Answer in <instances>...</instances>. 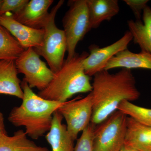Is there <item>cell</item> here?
Instances as JSON below:
<instances>
[{
	"label": "cell",
	"mask_w": 151,
	"mask_h": 151,
	"mask_svg": "<svg viewBox=\"0 0 151 151\" xmlns=\"http://www.w3.org/2000/svg\"><path fill=\"white\" fill-rule=\"evenodd\" d=\"M62 21L67 43V59L75 55L78 42L92 29L86 0L70 1Z\"/></svg>",
	"instance_id": "obj_5"
},
{
	"label": "cell",
	"mask_w": 151,
	"mask_h": 151,
	"mask_svg": "<svg viewBox=\"0 0 151 151\" xmlns=\"http://www.w3.org/2000/svg\"><path fill=\"white\" fill-rule=\"evenodd\" d=\"M121 68L131 70L133 68H142L151 70V54L141 51L134 53L127 49L119 52L108 62L105 70Z\"/></svg>",
	"instance_id": "obj_15"
},
{
	"label": "cell",
	"mask_w": 151,
	"mask_h": 151,
	"mask_svg": "<svg viewBox=\"0 0 151 151\" xmlns=\"http://www.w3.org/2000/svg\"><path fill=\"white\" fill-rule=\"evenodd\" d=\"M2 0H0V6H1V4L2 2Z\"/></svg>",
	"instance_id": "obj_26"
},
{
	"label": "cell",
	"mask_w": 151,
	"mask_h": 151,
	"mask_svg": "<svg viewBox=\"0 0 151 151\" xmlns=\"http://www.w3.org/2000/svg\"><path fill=\"white\" fill-rule=\"evenodd\" d=\"M118 110L141 124L151 127V108L139 106L129 101H124L119 105Z\"/></svg>",
	"instance_id": "obj_20"
},
{
	"label": "cell",
	"mask_w": 151,
	"mask_h": 151,
	"mask_svg": "<svg viewBox=\"0 0 151 151\" xmlns=\"http://www.w3.org/2000/svg\"><path fill=\"white\" fill-rule=\"evenodd\" d=\"M120 151H140L132 147L124 145Z\"/></svg>",
	"instance_id": "obj_25"
},
{
	"label": "cell",
	"mask_w": 151,
	"mask_h": 151,
	"mask_svg": "<svg viewBox=\"0 0 151 151\" xmlns=\"http://www.w3.org/2000/svg\"><path fill=\"white\" fill-rule=\"evenodd\" d=\"M6 135L8 134L5 126L4 116L0 111V139Z\"/></svg>",
	"instance_id": "obj_24"
},
{
	"label": "cell",
	"mask_w": 151,
	"mask_h": 151,
	"mask_svg": "<svg viewBox=\"0 0 151 151\" xmlns=\"http://www.w3.org/2000/svg\"><path fill=\"white\" fill-rule=\"evenodd\" d=\"M124 145L140 151H151V127L128 116Z\"/></svg>",
	"instance_id": "obj_14"
},
{
	"label": "cell",
	"mask_w": 151,
	"mask_h": 151,
	"mask_svg": "<svg viewBox=\"0 0 151 151\" xmlns=\"http://www.w3.org/2000/svg\"><path fill=\"white\" fill-rule=\"evenodd\" d=\"M124 2L129 7L134 15L137 21H141L142 14L145 8L147 0H124Z\"/></svg>",
	"instance_id": "obj_23"
},
{
	"label": "cell",
	"mask_w": 151,
	"mask_h": 151,
	"mask_svg": "<svg viewBox=\"0 0 151 151\" xmlns=\"http://www.w3.org/2000/svg\"><path fill=\"white\" fill-rule=\"evenodd\" d=\"M91 29H96L105 21H109L119 12L117 0H86Z\"/></svg>",
	"instance_id": "obj_17"
},
{
	"label": "cell",
	"mask_w": 151,
	"mask_h": 151,
	"mask_svg": "<svg viewBox=\"0 0 151 151\" xmlns=\"http://www.w3.org/2000/svg\"><path fill=\"white\" fill-rule=\"evenodd\" d=\"M15 60H0V94H6L22 99L24 92L18 76Z\"/></svg>",
	"instance_id": "obj_13"
},
{
	"label": "cell",
	"mask_w": 151,
	"mask_h": 151,
	"mask_svg": "<svg viewBox=\"0 0 151 151\" xmlns=\"http://www.w3.org/2000/svg\"><path fill=\"white\" fill-rule=\"evenodd\" d=\"M15 63L19 73L24 75L23 79L31 89L36 88L40 91L44 90L54 76V73L32 47L25 50Z\"/></svg>",
	"instance_id": "obj_7"
},
{
	"label": "cell",
	"mask_w": 151,
	"mask_h": 151,
	"mask_svg": "<svg viewBox=\"0 0 151 151\" xmlns=\"http://www.w3.org/2000/svg\"><path fill=\"white\" fill-rule=\"evenodd\" d=\"M21 85L24 92L22 104L13 108L8 120L15 127H24L27 136L37 139L50 129L53 114L65 102L44 99L35 94L23 79Z\"/></svg>",
	"instance_id": "obj_2"
},
{
	"label": "cell",
	"mask_w": 151,
	"mask_h": 151,
	"mask_svg": "<svg viewBox=\"0 0 151 151\" xmlns=\"http://www.w3.org/2000/svg\"><path fill=\"white\" fill-rule=\"evenodd\" d=\"M89 53H76L69 59H65L62 68L54 73L48 86L40 91L38 95L46 100L60 103L78 93H89L92 91L90 76L84 71L83 62Z\"/></svg>",
	"instance_id": "obj_3"
},
{
	"label": "cell",
	"mask_w": 151,
	"mask_h": 151,
	"mask_svg": "<svg viewBox=\"0 0 151 151\" xmlns=\"http://www.w3.org/2000/svg\"><path fill=\"white\" fill-rule=\"evenodd\" d=\"M0 151H50L29 139L25 131L19 130L12 136L6 135L0 139Z\"/></svg>",
	"instance_id": "obj_18"
},
{
	"label": "cell",
	"mask_w": 151,
	"mask_h": 151,
	"mask_svg": "<svg viewBox=\"0 0 151 151\" xmlns=\"http://www.w3.org/2000/svg\"><path fill=\"white\" fill-rule=\"evenodd\" d=\"M95 126L90 123L77 139L74 151H94L93 137Z\"/></svg>",
	"instance_id": "obj_21"
},
{
	"label": "cell",
	"mask_w": 151,
	"mask_h": 151,
	"mask_svg": "<svg viewBox=\"0 0 151 151\" xmlns=\"http://www.w3.org/2000/svg\"><path fill=\"white\" fill-rule=\"evenodd\" d=\"M127 116L117 110L94 128V151H120L124 145Z\"/></svg>",
	"instance_id": "obj_6"
},
{
	"label": "cell",
	"mask_w": 151,
	"mask_h": 151,
	"mask_svg": "<svg viewBox=\"0 0 151 151\" xmlns=\"http://www.w3.org/2000/svg\"><path fill=\"white\" fill-rule=\"evenodd\" d=\"M24 50L10 33L0 25V60H16Z\"/></svg>",
	"instance_id": "obj_19"
},
{
	"label": "cell",
	"mask_w": 151,
	"mask_h": 151,
	"mask_svg": "<svg viewBox=\"0 0 151 151\" xmlns=\"http://www.w3.org/2000/svg\"><path fill=\"white\" fill-rule=\"evenodd\" d=\"M142 19L143 22L130 20L127 24L134 42L139 46L141 51L151 54V8L148 6L143 10Z\"/></svg>",
	"instance_id": "obj_16"
},
{
	"label": "cell",
	"mask_w": 151,
	"mask_h": 151,
	"mask_svg": "<svg viewBox=\"0 0 151 151\" xmlns=\"http://www.w3.org/2000/svg\"><path fill=\"white\" fill-rule=\"evenodd\" d=\"M0 25L10 33L25 50L42 45L45 30L35 29L17 21L11 13L0 15Z\"/></svg>",
	"instance_id": "obj_10"
},
{
	"label": "cell",
	"mask_w": 151,
	"mask_h": 151,
	"mask_svg": "<svg viewBox=\"0 0 151 151\" xmlns=\"http://www.w3.org/2000/svg\"><path fill=\"white\" fill-rule=\"evenodd\" d=\"M63 119L58 111L55 112L51 128L45 138L52 151H74V141L68 134L66 125L62 124Z\"/></svg>",
	"instance_id": "obj_12"
},
{
	"label": "cell",
	"mask_w": 151,
	"mask_h": 151,
	"mask_svg": "<svg viewBox=\"0 0 151 151\" xmlns=\"http://www.w3.org/2000/svg\"><path fill=\"white\" fill-rule=\"evenodd\" d=\"M93 107L90 92L84 98L67 101L57 110L65 119L68 132L73 141L91 123Z\"/></svg>",
	"instance_id": "obj_8"
},
{
	"label": "cell",
	"mask_w": 151,
	"mask_h": 151,
	"mask_svg": "<svg viewBox=\"0 0 151 151\" xmlns=\"http://www.w3.org/2000/svg\"><path fill=\"white\" fill-rule=\"evenodd\" d=\"M132 40V34L128 31L119 40L110 45L100 48L97 45H90V54L83 62L85 73L90 77L105 70L109 60L119 52L127 49Z\"/></svg>",
	"instance_id": "obj_9"
},
{
	"label": "cell",
	"mask_w": 151,
	"mask_h": 151,
	"mask_svg": "<svg viewBox=\"0 0 151 151\" xmlns=\"http://www.w3.org/2000/svg\"><path fill=\"white\" fill-rule=\"evenodd\" d=\"M93 113L91 124L97 126L118 110L124 101L138 100L140 93L131 70L122 68L115 73L103 70L94 76L92 83Z\"/></svg>",
	"instance_id": "obj_1"
},
{
	"label": "cell",
	"mask_w": 151,
	"mask_h": 151,
	"mask_svg": "<svg viewBox=\"0 0 151 151\" xmlns=\"http://www.w3.org/2000/svg\"><path fill=\"white\" fill-rule=\"evenodd\" d=\"M64 2V1L60 0L52 9L44 25L45 34L42 45L34 48L40 56L43 57L45 59L54 73L62 68L65 60V53L67 51L64 31L58 28L55 23L58 11Z\"/></svg>",
	"instance_id": "obj_4"
},
{
	"label": "cell",
	"mask_w": 151,
	"mask_h": 151,
	"mask_svg": "<svg viewBox=\"0 0 151 151\" xmlns=\"http://www.w3.org/2000/svg\"><path fill=\"white\" fill-rule=\"evenodd\" d=\"M53 0H31L12 16L17 21L35 29L43 28Z\"/></svg>",
	"instance_id": "obj_11"
},
{
	"label": "cell",
	"mask_w": 151,
	"mask_h": 151,
	"mask_svg": "<svg viewBox=\"0 0 151 151\" xmlns=\"http://www.w3.org/2000/svg\"><path fill=\"white\" fill-rule=\"evenodd\" d=\"M29 0H3L0 6V15L21 10L28 2Z\"/></svg>",
	"instance_id": "obj_22"
}]
</instances>
